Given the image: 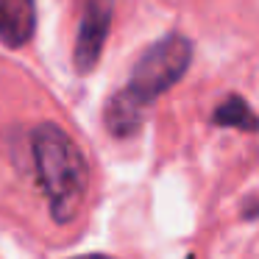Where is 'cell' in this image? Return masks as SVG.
<instances>
[{
    "instance_id": "5",
    "label": "cell",
    "mask_w": 259,
    "mask_h": 259,
    "mask_svg": "<svg viewBox=\"0 0 259 259\" xmlns=\"http://www.w3.org/2000/svg\"><path fill=\"white\" fill-rule=\"evenodd\" d=\"M145 112H148L145 103L137 101V98L123 87L117 95H112L106 101V109H103V123H106L109 134L125 140V137H134L137 131L142 128Z\"/></svg>"
},
{
    "instance_id": "6",
    "label": "cell",
    "mask_w": 259,
    "mask_h": 259,
    "mask_svg": "<svg viewBox=\"0 0 259 259\" xmlns=\"http://www.w3.org/2000/svg\"><path fill=\"white\" fill-rule=\"evenodd\" d=\"M214 125H226V128H240V131H259V117L242 98L231 95L214 109L212 114Z\"/></svg>"
},
{
    "instance_id": "4",
    "label": "cell",
    "mask_w": 259,
    "mask_h": 259,
    "mask_svg": "<svg viewBox=\"0 0 259 259\" xmlns=\"http://www.w3.org/2000/svg\"><path fill=\"white\" fill-rule=\"evenodd\" d=\"M36 31L34 0H0V42L6 48H23Z\"/></svg>"
},
{
    "instance_id": "1",
    "label": "cell",
    "mask_w": 259,
    "mask_h": 259,
    "mask_svg": "<svg viewBox=\"0 0 259 259\" xmlns=\"http://www.w3.org/2000/svg\"><path fill=\"white\" fill-rule=\"evenodd\" d=\"M31 151L48 209L56 223H70L81 212L87 192V162L73 137L56 123H39L31 134Z\"/></svg>"
},
{
    "instance_id": "3",
    "label": "cell",
    "mask_w": 259,
    "mask_h": 259,
    "mask_svg": "<svg viewBox=\"0 0 259 259\" xmlns=\"http://www.w3.org/2000/svg\"><path fill=\"white\" fill-rule=\"evenodd\" d=\"M109 25H112V0H90L73 48V64L81 75L95 70L98 59L103 53V45H106Z\"/></svg>"
},
{
    "instance_id": "2",
    "label": "cell",
    "mask_w": 259,
    "mask_h": 259,
    "mask_svg": "<svg viewBox=\"0 0 259 259\" xmlns=\"http://www.w3.org/2000/svg\"><path fill=\"white\" fill-rule=\"evenodd\" d=\"M190 62H192V42L181 34H170L164 39L153 42L134 62L125 90L137 101L151 106L159 95H164L170 87H176L184 78V73L190 70Z\"/></svg>"
},
{
    "instance_id": "7",
    "label": "cell",
    "mask_w": 259,
    "mask_h": 259,
    "mask_svg": "<svg viewBox=\"0 0 259 259\" xmlns=\"http://www.w3.org/2000/svg\"><path fill=\"white\" fill-rule=\"evenodd\" d=\"M70 259H114L109 253H81V256H70Z\"/></svg>"
}]
</instances>
